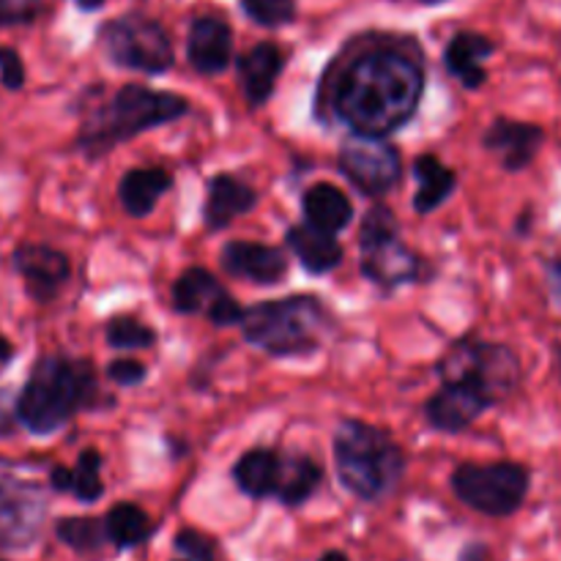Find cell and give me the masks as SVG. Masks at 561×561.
Returning <instances> with one entry per match:
<instances>
[{
    "label": "cell",
    "instance_id": "obj_1",
    "mask_svg": "<svg viewBox=\"0 0 561 561\" xmlns=\"http://www.w3.org/2000/svg\"><path fill=\"white\" fill-rule=\"evenodd\" d=\"M422 93V66L400 49L378 47L345 69L334 91V110L354 135L387 137L416 113Z\"/></svg>",
    "mask_w": 561,
    "mask_h": 561
},
{
    "label": "cell",
    "instance_id": "obj_2",
    "mask_svg": "<svg viewBox=\"0 0 561 561\" xmlns=\"http://www.w3.org/2000/svg\"><path fill=\"white\" fill-rule=\"evenodd\" d=\"M96 394V376L88 362L42 356L16 398V422L36 436L64 427Z\"/></svg>",
    "mask_w": 561,
    "mask_h": 561
},
{
    "label": "cell",
    "instance_id": "obj_3",
    "mask_svg": "<svg viewBox=\"0 0 561 561\" xmlns=\"http://www.w3.org/2000/svg\"><path fill=\"white\" fill-rule=\"evenodd\" d=\"M334 463L340 482L354 496L376 502L394 491L405 471L398 444L378 427L359 420H345L334 436Z\"/></svg>",
    "mask_w": 561,
    "mask_h": 561
},
{
    "label": "cell",
    "instance_id": "obj_4",
    "mask_svg": "<svg viewBox=\"0 0 561 561\" xmlns=\"http://www.w3.org/2000/svg\"><path fill=\"white\" fill-rule=\"evenodd\" d=\"M186 113H190V102L179 93L124 85L85 121L80 131V146L88 153H104L118 146L121 140H129L140 131L168 124Z\"/></svg>",
    "mask_w": 561,
    "mask_h": 561
},
{
    "label": "cell",
    "instance_id": "obj_5",
    "mask_svg": "<svg viewBox=\"0 0 561 561\" xmlns=\"http://www.w3.org/2000/svg\"><path fill=\"white\" fill-rule=\"evenodd\" d=\"M244 337L274 356L316 354L323 345L329 318L312 296H290L244 310Z\"/></svg>",
    "mask_w": 561,
    "mask_h": 561
},
{
    "label": "cell",
    "instance_id": "obj_6",
    "mask_svg": "<svg viewBox=\"0 0 561 561\" xmlns=\"http://www.w3.org/2000/svg\"><path fill=\"white\" fill-rule=\"evenodd\" d=\"M438 376L444 383H469L488 403L496 405L518 389L520 359L507 345L469 340L449 348V354L438 362Z\"/></svg>",
    "mask_w": 561,
    "mask_h": 561
},
{
    "label": "cell",
    "instance_id": "obj_7",
    "mask_svg": "<svg viewBox=\"0 0 561 561\" xmlns=\"http://www.w3.org/2000/svg\"><path fill=\"white\" fill-rule=\"evenodd\" d=\"M453 488L477 513L504 518L526 502L529 471L520 463H463L455 469Z\"/></svg>",
    "mask_w": 561,
    "mask_h": 561
},
{
    "label": "cell",
    "instance_id": "obj_8",
    "mask_svg": "<svg viewBox=\"0 0 561 561\" xmlns=\"http://www.w3.org/2000/svg\"><path fill=\"white\" fill-rule=\"evenodd\" d=\"M102 47L110 60L126 69L162 75L173 66V42L157 20L124 14L102 27Z\"/></svg>",
    "mask_w": 561,
    "mask_h": 561
},
{
    "label": "cell",
    "instance_id": "obj_9",
    "mask_svg": "<svg viewBox=\"0 0 561 561\" xmlns=\"http://www.w3.org/2000/svg\"><path fill=\"white\" fill-rule=\"evenodd\" d=\"M362 272L367 279L394 288L416 277V257L398 239V222L387 208H373L362 225Z\"/></svg>",
    "mask_w": 561,
    "mask_h": 561
},
{
    "label": "cell",
    "instance_id": "obj_10",
    "mask_svg": "<svg viewBox=\"0 0 561 561\" xmlns=\"http://www.w3.org/2000/svg\"><path fill=\"white\" fill-rule=\"evenodd\" d=\"M47 499L42 485L0 471V548H27L38 537Z\"/></svg>",
    "mask_w": 561,
    "mask_h": 561
},
{
    "label": "cell",
    "instance_id": "obj_11",
    "mask_svg": "<svg viewBox=\"0 0 561 561\" xmlns=\"http://www.w3.org/2000/svg\"><path fill=\"white\" fill-rule=\"evenodd\" d=\"M340 168L345 179L365 195H383L400 181V153L381 137L354 135L343 142Z\"/></svg>",
    "mask_w": 561,
    "mask_h": 561
},
{
    "label": "cell",
    "instance_id": "obj_12",
    "mask_svg": "<svg viewBox=\"0 0 561 561\" xmlns=\"http://www.w3.org/2000/svg\"><path fill=\"white\" fill-rule=\"evenodd\" d=\"M14 268L36 301H53L69 279V257L47 244H22L14 252Z\"/></svg>",
    "mask_w": 561,
    "mask_h": 561
},
{
    "label": "cell",
    "instance_id": "obj_13",
    "mask_svg": "<svg viewBox=\"0 0 561 561\" xmlns=\"http://www.w3.org/2000/svg\"><path fill=\"white\" fill-rule=\"evenodd\" d=\"M542 140H546V131L537 124H524V121L499 118L485 131V148L496 153L502 168L510 173L529 168L540 151Z\"/></svg>",
    "mask_w": 561,
    "mask_h": 561
},
{
    "label": "cell",
    "instance_id": "obj_14",
    "mask_svg": "<svg viewBox=\"0 0 561 561\" xmlns=\"http://www.w3.org/2000/svg\"><path fill=\"white\" fill-rule=\"evenodd\" d=\"M491 409L485 398H482L477 389H471L469 383L447 381L442 387V392L433 394L425 405L427 422H431L436 431L442 433H460L471 425L474 420H480L482 411Z\"/></svg>",
    "mask_w": 561,
    "mask_h": 561
},
{
    "label": "cell",
    "instance_id": "obj_15",
    "mask_svg": "<svg viewBox=\"0 0 561 561\" xmlns=\"http://www.w3.org/2000/svg\"><path fill=\"white\" fill-rule=\"evenodd\" d=\"M225 272L257 285H274L288 274V261L277 247L257 241H230L222 250Z\"/></svg>",
    "mask_w": 561,
    "mask_h": 561
},
{
    "label": "cell",
    "instance_id": "obj_16",
    "mask_svg": "<svg viewBox=\"0 0 561 561\" xmlns=\"http://www.w3.org/2000/svg\"><path fill=\"white\" fill-rule=\"evenodd\" d=\"M186 55L201 75H219L228 69L233 58V36L228 22L219 16H197L190 27Z\"/></svg>",
    "mask_w": 561,
    "mask_h": 561
},
{
    "label": "cell",
    "instance_id": "obj_17",
    "mask_svg": "<svg viewBox=\"0 0 561 561\" xmlns=\"http://www.w3.org/2000/svg\"><path fill=\"white\" fill-rule=\"evenodd\" d=\"M257 203V195L252 186L244 181L233 179V175H214L208 181V195L203 214H206V225L211 230H222L225 225L233 222L236 217L250 211Z\"/></svg>",
    "mask_w": 561,
    "mask_h": 561
},
{
    "label": "cell",
    "instance_id": "obj_18",
    "mask_svg": "<svg viewBox=\"0 0 561 561\" xmlns=\"http://www.w3.org/2000/svg\"><path fill=\"white\" fill-rule=\"evenodd\" d=\"M496 53V44L480 33H458L453 42L447 44L444 53V64H447L449 75L458 77L466 88H480L488 80L485 60Z\"/></svg>",
    "mask_w": 561,
    "mask_h": 561
},
{
    "label": "cell",
    "instance_id": "obj_19",
    "mask_svg": "<svg viewBox=\"0 0 561 561\" xmlns=\"http://www.w3.org/2000/svg\"><path fill=\"white\" fill-rule=\"evenodd\" d=\"M288 247L310 274H327L343 261V247L329 230L316 225H296L288 230Z\"/></svg>",
    "mask_w": 561,
    "mask_h": 561
},
{
    "label": "cell",
    "instance_id": "obj_20",
    "mask_svg": "<svg viewBox=\"0 0 561 561\" xmlns=\"http://www.w3.org/2000/svg\"><path fill=\"white\" fill-rule=\"evenodd\" d=\"M283 71V53L274 44H257L239 58V75L252 104H263L274 93V82Z\"/></svg>",
    "mask_w": 561,
    "mask_h": 561
},
{
    "label": "cell",
    "instance_id": "obj_21",
    "mask_svg": "<svg viewBox=\"0 0 561 561\" xmlns=\"http://www.w3.org/2000/svg\"><path fill=\"white\" fill-rule=\"evenodd\" d=\"M279 474H283V458L272 449H250L233 466L236 485L252 499L277 496Z\"/></svg>",
    "mask_w": 561,
    "mask_h": 561
},
{
    "label": "cell",
    "instance_id": "obj_22",
    "mask_svg": "<svg viewBox=\"0 0 561 561\" xmlns=\"http://www.w3.org/2000/svg\"><path fill=\"white\" fill-rule=\"evenodd\" d=\"M170 184H173V179L159 168L129 170L118 184L121 206H124L126 214H131V217H146V214L153 211L159 197L170 190Z\"/></svg>",
    "mask_w": 561,
    "mask_h": 561
},
{
    "label": "cell",
    "instance_id": "obj_23",
    "mask_svg": "<svg viewBox=\"0 0 561 561\" xmlns=\"http://www.w3.org/2000/svg\"><path fill=\"white\" fill-rule=\"evenodd\" d=\"M414 175H416V197L414 208L420 214H431L447 201L455 192V184H458V175L447 168L438 157L433 153H425L414 162Z\"/></svg>",
    "mask_w": 561,
    "mask_h": 561
},
{
    "label": "cell",
    "instance_id": "obj_24",
    "mask_svg": "<svg viewBox=\"0 0 561 561\" xmlns=\"http://www.w3.org/2000/svg\"><path fill=\"white\" fill-rule=\"evenodd\" d=\"M305 214L310 225L316 228L337 233L354 217V206H351L348 195L332 184H316L305 192Z\"/></svg>",
    "mask_w": 561,
    "mask_h": 561
},
{
    "label": "cell",
    "instance_id": "obj_25",
    "mask_svg": "<svg viewBox=\"0 0 561 561\" xmlns=\"http://www.w3.org/2000/svg\"><path fill=\"white\" fill-rule=\"evenodd\" d=\"M228 290L206 268H186L173 285V307L179 312H211Z\"/></svg>",
    "mask_w": 561,
    "mask_h": 561
},
{
    "label": "cell",
    "instance_id": "obj_26",
    "mask_svg": "<svg viewBox=\"0 0 561 561\" xmlns=\"http://www.w3.org/2000/svg\"><path fill=\"white\" fill-rule=\"evenodd\" d=\"M104 531L118 548H135L151 535V520L137 504H115L104 518Z\"/></svg>",
    "mask_w": 561,
    "mask_h": 561
},
{
    "label": "cell",
    "instance_id": "obj_27",
    "mask_svg": "<svg viewBox=\"0 0 561 561\" xmlns=\"http://www.w3.org/2000/svg\"><path fill=\"white\" fill-rule=\"evenodd\" d=\"M321 482V469L318 463H312L310 458H283V474H279V488L277 496L285 504L296 507V504L307 502L312 496V491Z\"/></svg>",
    "mask_w": 561,
    "mask_h": 561
},
{
    "label": "cell",
    "instance_id": "obj_28",
    "mask_svg": "<svg viewBox=\"0 0 561 561\" xmlns=\"http://www.w3.org/2000/svg\"><path fill=\"white\" fill-rule=\"evenodd\" d=\"M58 537L69 548L80 553H91L96 548L104 546L107 540V531H104V524L96 518H66L58 524Z\"/></svg>",
    "mask_w": 561,
    "mask_h": 561
},
{
    "label": "cell",
    "instance_id": "obj_29",
    "mask_svg": "<svg viewBox=\"0 0 561 561\" xmlns=\"http://www.w3.org/2000/svg\"><path fill=\"white\" fill-rule=\"evenodd\" d=\"M99 471H102V455L96 449H85L77 460V469L71 471V488L69 491L75 493L80 502L91 504L102 496V480H99Z\"/></svg>",
    "mask_w": 561,
    "mask_h": 561
},
{
    "label": "cell",
    "instance_id": "obj_30",
    "mask_svg": "<svg viewBox=\"0 0 561 561\" xmlns=\"http://www.w3.org/2000/svg\"><path fill=\"white\" fill-rule=\"evenodd\" d=\"M107 340L113 348H151L157 334L153 329L142 327L137 318L121 316L107 323Z\"/></svg>",
    "mask_w": 561,
    "mask_h": 561
},
{
    "label": "cell",
    "instance_id": "obj_31",
    "mask_svg": "<svg viewBox=\"0 0 561 561\" xmlns=\"http://www.w3.org/2000/svg\"><path fill=\"white\" fill-rule=\"evenodd\" d=\"M247 16L263 27L288 25L296 16V0H241Z\"/></svg>",
    "mask_w": 561,
    "mask_h": 561
},
{
    "label": "cell",
    "instance_id": "obj_32",
    "mask_svg": "<svg viewBox=\"0 0 561 561\" xmlns=\"http://www.w3.org/2000/svg\"><path fill=\"white\" fill-rule=\"evenodd\" d=\"M44 0H0V25H25L36 20Z\"/></svg>",
    "mask_w": 561,
    "mask_h": 561
},
{
    "label": "cell",
    "instance_id": "obj_33",
    "mask_svg": "<svg viewBox=\"0 0 561 561\" xmlns=\"http://www.w3.org/2000/svg\"><path fill=\"white\" fill-rule=\"evenodd\" d=\"M175 548H179L181 559L179 561H211V553H214V546L206 540V537H201L197 531H181L179 537H175Z\"/></svg>",
    "mask_w": 561,
    "mask_h": 561
},
{
    "label": "cell",
    "instance_id": "obj_34",
    "mask_svg": "<svg viewBox=\"0 0 561 561\" xmlns=\"http://www.w3.org/2000/svg\"><path fill=\"white\" fill-rule=\"evenodd\" d=\"M0 82H3L9 91H20L22 82H25V66L16 49L0 47Z\"/></svg>",
    "mask_w": 561,
    "mask_h": 561
},
{
    "label": "cell",
    "instance_id": "obj_35",
    "mask_svg": "<svg viewBox=\"0 0 561 561\" xmlns=\"http://www.w3.org/2000/svg\"><path fill=\"white\" fill-rule=\"evenodd\" d=\"M241 318H244V310L230 294H225L208 312V321L217 323V327H233V323H241Z\"/></svg>",
    "mask_w": 561,
    "mask_h": 561
},
{
    "label": "cell",
    "instance_id": "obj_36",
    "mask_svg": "<svg viewBox=\"0 0 561 561\" xmlns=\"http://www.w3.org/2000/svg\"><path fill=\"white\" fill-rule=\"evenodd\" d=\"M107 376L113 378L115 383H121V387H135V383H140L142 378H146V367L137 365V362L131 359H115L113 365L107 367Z\"/></svg>",
    "mask_w": 561,
    "mask_h": 561
},
{
    "label": "cell",
    "instance_id": "obj_37",
    "mask_svg": "<svg viewBox=\"0 0 561 561\" xmlns=\"http://www.w3.org/2000/svg\"><path fill=\"white\" fill-rule=\"evenodd\" d=\"M14 420H16V403H11L9 392L0 389V436H9L14 431Z\"/></svg>",
    "mask_w": 561,
    "mask_h": 561
},
{
    "label": "cell",
    "instance_id": "obj_38",
    "mask_svg": "<svg viewBox=\"0 0 561 561\" xmlns=\"http://www.w3.org/2000/svg\"><path fill=\"white\" fill-rule=\"evenodd\" d=\"M546 274H548V288H551L553 299H557L559 307H561V257H553V261H548Z\"/></svg>",
    "mask_w": 561,
    "mask_h": 561
},
{
    "label": "cell",
    "instance_id": "obj_39",
    "mask_svg": "<svg viewBox=\"0 0 561 561\" xmlns=\"http://www.w3.org/2000/svg\"><path fill=\"white\" fill-rule=\"evenodd\" d=\"M49 480H53V488L55 491L66 493L71 488V471L69 469H53V474H49Z\"/></svg>",
    "mask_w": 561,
    "mask_h": 561
},
{
    "label": "cell",
    "instance_id": "obj_40",
    "mask_svg": "<svg viewBox=\"0 0 561 561\" xmlns=\"http://www.w3.org/2000/svg\"><path fill=\"white\" fill-rule=\"evenodd\" d=\"M460 561H493V559H491V551H488L485 546H471V548H466L463 559Z\"/></svg>",
    "mask_w": 561,
    "mask_h": 561
},
{
    "label": "cell",
    "instance_id": "obj_41",
    "mask_svg": "<svg viewBox=\"0 0 561 561\" xmlns=\"http://www.w3.org/2000/svg\"><path fill=\"white\" fill-rule=\"evenodd\" d=\"M11 356H14V348H11L9 340H5L3 334H0V365H3V362H9Z\"/></svg>",
    "mask_w": 561,
    "mask_h": 561
},
{
    "label": "cell",
    "instance_id": "obj_42",
    "mask_svg": "<svg viewBox=\"0 0 561 561\" xmlns=\"http://www.w3.org/2000/svg\"><path fill=\"white\" fill-rule=\"evenodd\" d=\"M321 561H348V559H345V553H340V551H329Z\"/></svg>",
    "mask_w": 561,
    "mask_h": 561
},
{
    "label": "cell",
    "instance_id": "obj_43",
    "mask_svg": "<svg viewBox=\"0 0 561 561\" xmlns=\"http://www.w3.org/2000/svg\"><path fill=\"white\" fill-rule=\"evenodd\" d=\"M77 3H80L82 9H99V5H102L104 0H77Z\"/></svg>",
    "mask_w": 561,
    "mask_h": 561
},
{
    "label": "cell",
    "instance_id": "obj_44",
    "mask_svg": "<svg viewBox=\"0 0 561 561\" xmlns=\"http://www.w3.org/2000/svg\"><path fill=\"white\" fill-rule=\"evenodd\" d=\"M557 362H559V376H561V348L557 351Z\"/></svg>",
    "mask_w": 561,
    "mask_h": 561
},
{
    "label": "cell",
    "instance_id": "obj_45",
    "mask_svg": "<svg viewBox=\"0 0 561 561\" xmlns=\"http://www.w3.org/2000/svg\"><path fill=\"white\" fill-rule=\"evenodd\" d=\"M425 3H442V0H425Z\"/></svg>",
    "mask_w": 561,
    "mask_h": 561
},
{
    "label": "cell",
    "instance_id": "obj_46",
    "mask_svg": "<svg viewBox=\"0 0 561 561\" xmlns=\"http://www.w3.org/2000/svg\"><path fill=\"white\" fill-rule=\"evenodd\" d=\"M0 561H3V559H0Z\"/></svg>",
    "mask_w": 561,
    "mask_h": 561
}]
</instances>
